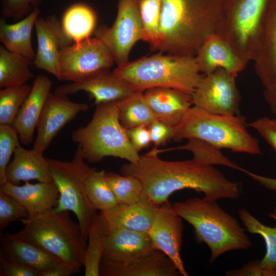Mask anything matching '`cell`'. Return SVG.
I'll return each instance as SVG.
<instances>
[{
	"instance_id": "1",
	"label": "cell",
	"mask_w": 276,
	"mask_h": 276,
	"mask_svg": "<svg viewBox=\"0 0 276 276\" xmlns=\"http://www.w3.org/2000/svg\"><path fill=\"white\" fill-rule=\"evenodd\" d=\"M121 173L139 178L144 193L158 205L168 201L173 193L186 189L202 193L204 199L211 201L236 199L240 195L238 182L227 179L213 166L193 158L167 161L158 155L147 153L140 156L136 164L129 163L123 165Z\"/></svg>"
},
{
	"instance_id": "2",
	"label": "cell",
	"mask_w": 276,
	"mask_h": 276,
	"mask_svg": "<svg viewBox=\"0 0 276 276\" xmlns=\"http://www.w3.org/2000/svg\"><path fill=\"white\" fill-rule=\"evenodd\" d=\"M223 16V0H162L156 50L195 56L206 39L217 34Z\"/></svg>"
},
{
	"instance_id": "3",
	"label": "cell",
	"mask_w": 276,
	"mask_h": 276,
	"mask_svg": "<svg viewBox=\"0 0 276 276\" xmlns=\"http://www.w3.org/2000/svg\"><path fill=\"white\" fill-rule=\"evenodd\" d=\"M176 213L194 228L199 243L211 251L210 262L231 250L246 249L252 243L237 220L216 201L192 197L173 204Z\"/></svg>"
},
{
	"instance_id": "4",
	"label": "cell",
	"mask_w": 276,
	"mask_h": 276,
	"mask_svg": "<svg viewBox=\"0 0 276 276\" xmlns=\"http://www.w3.org/2000/svg\"><path fill=\"white\" fill-rule=\"evenodd\" d=\"M246 119L239 114L210 113L191 107L174 127L172 140L195 139L236 153L261 155L259 141L247 130Z\"/></svg>"
},
{
	"instance_id": "5",
	"label": "cell",
	"mask_w": 276,
	"mask_h": 276,
	"mask_svg": "<svg viewBox=\"0 0 276 276\" xmlns=\"http://www.w3.org/2000/svg\"><path fill=\"white\" fill-rule=\"evenodd\" d=\"M113 72L136 91L163 87L191 95L203 76L195 56L161 52L118 65Z\"/></svg>"
},
{
	"instance_id": "6",
	"label": "cell",
	"mask_w": 276,
	"mask_h": 276,
	"mask_svg": "<svg viewBox=\"0 0 276 276\" xmlns=\"http://www.w3.org/2000/svg\"><path fill=\"white\" fill-rule=\"evenodd\" d=\"M71 138L80 149L85 160L89 163L112 156L136 164L140 157L120 123L117 102L96 105L90 122L73 130Z\"/></svg>"
},
{
	"instance_id": "7",
	"label": "cell",
	"mask_w": 276,
	"mask_h": 276,
	"mask_svg": "<svg viewBox=\"0 0 276 276\" xmlns=\"http://www.w3.org/2000/svg\"><path fill=\"white\" fill-rule=\"evenodd\" d=\"M21 236L36 244L60 261L72 266L84 267L86 241L78 222L70 216L68 211L45 213L20 220Z\"/></svg>"
},
{
	"instance_id": "8",
	"label": "cell",
	"mask_w": 276,
	"mask_h": 276,
	"mask_svg": "<svg viewBox=\"0 0 276 276\" xmlns=\"http://www.w3.org/2000/svg\"><path fill=\"white\" fill-rule=\"evenodd\" d=\"M270 0H223L217 34L248 62L257 53Z\"/></svg>"
},
{
	"instance_id": "9",
	"label": "cell",
	"mask_w": 276,
	"mask_h": 276,
	"mask_svg": "<svg viewBox=\"0 0 276 276\" xmlns=\"http://www.w3.org/2000/svg\"><path fill=\"white\" fill-rule=\"evenodd\" d=\"M53 181L59 193L56 212L71 211L76 215L84 239L88 232L96 210L86 193L85 181L95 169L85 162L80 149L77 147L71 161L47 158Z\"/></svg>"
},
{
	"instance_id": "10",
	"label": "cell",
	"mask_w": 276,
	"mask_h": 276,
	"mask_svg": "<svg viewBox=\"0 0 276 276\" xmlns=\"http://www.w3.org/2000/svg\"><path fill=\"white\" fill-rule=\"evenodd\" d=\"M139 0H119L116 19L110 27L95 29V36L101 40L113 56L118 65L128 62L134 44L142 37Z\"/></svg>"
},
{
	"instance_id": "11",
	"label": "cell",
	"mask_w": 276,
	"mask_h": 276,
	"mask_svg": "<svg viewBox=\"0 0 276 276\" xmlns=\"http://www.w3.org/2000/svg\"><path fill=\"white\" fill-rule=\"evenodd\" d=\"M115 62L113 55L100 39L88 38L65 48L59 58L62 80L75 82L109 70Z\"/></svg>"
},
{
	"instance_id": "12",
	"label": "cell",
	"mask_w": 276,
	"mask_h": 276,
	"mask_svg": "<svg viewBox=\"0 0 276 276\" xmlns=\"http://www.w3.org/2000/svg\"><path fill=\"white\" fill-rule=\"evenodd\" d=\"M237 77L223 68L203 75L192 94L193 105L212 113L239 114L241 96Z\"/></svg>"
},
{
	"instance_id": "13",
	"label": "cell",
	"mask_w": 276,
	"mask_h": 276,
	"mask_svg": "<svg viewBox=\"0 0 276 276\" xmlns=\"http://www.w3.org/2000/svg\"><path fill=\"white\" fill-rule=\"evenodd\" d=\"M182 220L168 201L158 206L148 233L153 248L169 257L180 275L188 276L180 256L183 230Z\"/></svg>"
},
{
	"instance_id": "14",
	"label": "cell",
	"mask_w": 276,
	"mask_h": 276,
	"mask_svg": "<svg viewBox=\"0 0 276 276\" xmlns=\"http://www.w3.org/2000/svg\"><path fill=\"white\" fill-rule=\"evenodd\" d=\"M37 50L32 64L62 81L59 58L62 51L74 42L67 36L61 22L55 14L38 17L35 24Z\"/></svg>"
},
{
	"instance_id": "15",
	"label": "cell",
	"mask_w": 276,
	"mask_h": 276,
	"mask_svg": "<svg viewBox=\"0 0 276 276\" xmlns=\"http://www.w3.org/2000/svg\"><path fill=\"white\" fill-rule=\"evenodd\" d=\"M88 108L87 104L74 102L66 96L51 92L37 126V135L33 148L43 152L66 124Z\"/></svg>"
},
{
	"instance_id": "16",
	"label": "cell",
	"mask_w": 276,
	"mask_h": 276,
	"mask_svg": "<svg viewBox=\"0 0 276 276\" xmlns=\"http://www.w3.org/2000/svg\"><path fill=\"white\" fill-rule=\"evenodd\" d=\"M82 91L94 99L96 105L119 101L137 92L127 82L107 70L59 86L54 93L67 96Z\"/></svg>"
},
{
	"instance_id": "17",
	"label": "cell",
	"mask_w": 276,
	"mask_h": 276,
	"mask_svg": "<svg viewBox=\"0 0 276 276\" xmlns=\"http://www.w3.org/2000/svg\"><path fill=\"white\" fill-rule=\"evenodd\" d=\"M239 215L246 231L262 237L265 243L266 252L261 260L248 262L238 269L228 270L225 275L276 276V225L272 227L263 224L244 209L239 210ZM268 216L276 221V208Z\"/></svg>"
},
{
	"instance_id": "18",
	"label": "cell",
	"mask_w": 276,
	"mask_h": 276,
	"mask_svg": "<svg viewBox=\"0 0 276 276\" xmlns=\"http://www.w3.org/2000/svg\"><path fill=\"white\" fill-rule=\"evenodd\" d=\"M180 274L172 261L159 250L127 261L102 259L101 276H178Z\"/></svg>"
},
{
	"instance_id": "19",
	"label": "cell",
	"mask_w": 276,
	"mask_h": 276,
	"mask_svg": "<svg viewBox=\"0 0 276 276\" xmlns=\"http://www.w3.org/2000/svg\"><path fill=\"white\" fill-rule=\"evenodd\" d=\"M52 82L44 75L36 76L31 90L20 107L14 122L20 142L28 145L33 141L35 129L46 100L51 93Z\"/></svg>"
},
{
	"instance_id": "20",
	"label": "cell",
	"mask_w": 276,
	"mask_h": 276,
	"mask_svg": "<svg viewBox=\"0 0 276 276\" xmlns=\"http://www.w3.org/2000/svg\"><path fill=\"white\" fill-rule=\"evenodd\" d=\"M195 57L203 75L223 68L237 76L248 63L217 34L206 39Z\"/></svg>"
},
{
	"instance_id": "21",
	"label": "cell",
	"mask_w": 276,
	"mask_h": 276,
	"mask_svg": "<svg viewBox=\"0 0 276 276\" xmlns=\"http://www.w3.org/2000/svg\"><path fill=\"white\" fill-rule=\"evenodd\" d=\"M155 119L174 127L193 105L192 95L175 88L156 87L144 93Z\"/></svg>"
},
{
	"instance_id": "22",
	"label": "cell",
	"mask_w": 276,
	"mask_h": 276,
	"mask_svg": "<svg viewBox=\"0 0 276 276\" xmlns=\"http://www.w3.org/2000/svg\"><path fill=\"white\" fill-rule=\"evenodd\" d=\"M255 73L264 89L276 86V0H270L254 60Z\"/></svg>"
},
{
	"instance_id": "23",
	"label": "cell",
	"mask_w": 276,
	"mask_h": 276,
	"mask_svg": "<svg viewBox=\"0 0 276 276\" xmlns=\"http://www.w3.org/2000/svg\"><path fill=\"white\" fill-rule=\"evenodd\" d=\"M0 189L15 199L27 211L29 216L37 215L54 209L59 196L54 183L25 182L22 186L8 182L1 186Z\"/></svg>"
},
{
	"instance_id": "24",
	"label": "cell",
	"mask_w": 276,
	"mask_h": 276,
	"mask_svg": "<svg viewBox=\"0 0 276 276\" xmlns=\"http://www.w3.org/2000/svg\"><path fill=\"white\" fill-rule=\"evenodd\" d=\"M159 206L145 194L137 202L118 204L113 208L101 213L109 229L122 227L148 233Z\"/></svg>"
},
{
	"instance_id": "25",
	"label": "cell",
	"mask_w": 276,
	"mask_h": 276,
	"mask_svg": "<svg viewBox=\"0 0 276 276\" xmlns=\"http://www.w3.org/2000/svg\"><path fill=\"white\" fill-rule=\"evenodd\" d=\"M103 259L127 261L154 249L148 233L118 227L109 229Z\"/></svg>"
},
{
	"instance_id": "26",
	"label": "cell",
	"mask_w": 276,
	"mask_h": 276,
	"mask_svg": "<svg viewBox=\"0 0 276 276\" xmlns=\"http://www.w3.org/2000/svg\"><path fill=\"white\" fill-rule=\"evenodd\" d=\"M13 158L6 171L7 181L18 185L21 181L36 180L38 182L53 181L47 158L43 152L34 149L28 150L18 146Z\"/></svg>"
},
{
	"instance_id": "27",
	"label": "cell",
	"mask_w": 276,
	"mask_h": 276,
	"mask_svg": "<svg viewBox=\"0 0 276 276\" xmlns=\"http://www.w3.org/2000/svg\"><path fill=\"white\" fill-rule=\"evenodd\" d=\"M2 242L6 256L35 269L40 275L61 262L18 233L5 234Z\"/></svg>"
},
{
	"instance_id": "28",
	"label": "cell",
	"mask_w": 276,
	"mask_h": 276,
	"mask_svg": "<svg viewBox=\"0 0 276 276\" xmlns=\"http://www.w3.org/2000/svg\"><path fill=\"white\" fill-rule=\"evenodd\" d=\"M40 10L35 8L28 15L14 24L0 18V42L8 50L33 60L35 57L32 42V33L39 17Z\"/></svg>"
},
{
	"instance_id": "29",
	"label": "cell",
	"mask_w": 276,
	"mask_h": 276,
	"mask_svg": "<svg viewBox=\"0 0 276 276\" xmlns=\"http://www.w3.org/2000/svg\"><path fill=\"white\" fill-rule=\"evenodd\" d=\"M67 36L75 43L89 38L96 29L97 16L89 6L80 3L70 6L61 21Z\"/></svg>"
},
{
	"instance_id": "30",
	"label": "cell",
	"mask_w": 276,
	"mask_h": 276,
	"mask_svg": "<svg viewBox=\"0 0 276 276\" xmlns=\"http://www.w3.org/2000/svg\"><path fill=\"white\" fill-rule=\"evenodd\" d=\"M103 214L95 213L89 227L84 262L85 276H99L100 267L109 235Z\"/></svg>"
},
{
	"instance_id": "31",
	"label": "cell",
	"mask_w": 276,
	"mask_h": 276,
	"mask_svg": "<svg viewBox=\"0 0 276 276\" xmlns=\"http://www.w3.org/2000/svg\"><path fill=\"white\" fill-rule=\"evenodd\" d=\"M32 61L0 45L1 89L26 84L34 77L30 69Z\"/></svg>"
},
{
	"instance_id": "32",
	"label": "cell",
	"mask_w": 276,
	"mask_h": 276,
	"mask_svg": "<svg viewBox=\"0 0 276 276\" xmlns=\"http://www.w3.org/2000/svg\"><path fill=\"white\" fill-rule=\"evenodd\" d=\"M119 118L122 125L128 129L139 126H149L155 119L143 92L117 101Z\"/></svg>"
},
{
	"instance_id": "33",
	"label": "cell",
	"mask_w": 276,
	"mask_h": 276,
	"mask_svg": "<svg viewBox=\"0 0 276 276\" xmlns=\"http://www.w3.org/2000/svg\"><path fill=\"white\" fill-rule=\"evenodd\" d=\"M220 149L205 142L190 139L188 140V142L182 146L165 150L154 148L149 152L152 154L158 155L159 153L167 151L185 150L192 153V158L202 164L211 166L221 165L241 171L243 168L223 155Z\"/></svg>"
},
{
	"instance_id": "34",
	"label": "cell",
	"mask_w": 276,
	"mask_h": 276,
	"mask_svg": "<svg viewBox=\"0 0 276 276\" xmlns=\"http://www.w3.org/2000/svg\"><path fill=\"white\" fill-rule=\"evenodd\" d=\"M85 190L90 203L96 210L104 212L118 204L104 170L94 169L89 173L85 181Z\"/></svg>"
},
{
	"instance_id": "35",
	"label": "cell",
	"mask_w": 276,
	"mask_h": 276,
	"mask_svg": "<svg viewBox=\"0 0 276 276\" xmlns=\"http://www.w3.org/2000/svg\"><path fill=\"white\" fill-rule=\"evenodd\" d=\"M142 25V39L156 50L160 40L162 0H139Z\"/></svg>"
},
{
	"instance_id": "36",
	"label": "cell",
	"mask_w": 276,
	"mask_h": 276,
	"mask_svg": "<svg viewBox=\"0 0 276 276\" xmlns=\"http://www.w3.org/2000/svg\"><path fill=\"white\" fill-rule=\"evenodd\" d=\"M106 177L118 204L137 202L145 195L143 185L135 176L106 172Z\"/></svg>"
},
{
	"instance_id": "37",
	"label": "cell",
	"mask_w": 276,
	"mask_h": 276,
	"mask_svg": "<svg viewBox=\"0 0 276 276\" xmlns=\"http://www.w3.org/2000/svg\"><path fill=\"white\" fill-rule=\"evenodd\" d=\"M31 88L32 85L26 83L1 89L0 125L13 126L17 114Z\"/></svg>"
},
{
	"instance_id": "38",
	"label": "cell",
	"mask_w": 276,
	"mask_h": 276,
	"mask_svg": "<svg viewBox=\"0 0 276 276\" xmlns=\"http://www.w3.org/2000/svg\"><path fill=\"white\" fill-rule=\"evenodd\" d=\"M18 134L13 126L0 125V185L6 183V171L12 154L19 146Z\"/></svg>"
},
{
	"instance_id": "39",
	"label": "cell",
	"mask_w": 276,
	"mask_h": 276,
	"mask_svg": "<svg viewBox=\"0 0 276 276\" xmlns=\"http://www.w3.org/2000/svg\"><path fill=\"white\" fill-rule=\"evenodd\" d=\"M28 216L27 211L15 199L0 189L1 229H4L14 221Z\"/></svg>"
},
{
	"instance_id": "40",
	"label": "cell",
	"mask_w": 276,
	"mask_h": 276,
	"mask_svg": "<svg viewBox=\"0 0 276 276\" xmlns=\"http://www.w3.org/2000/svg\"><path fill=\"white\" fill-rule=\"evenodd\" d=\"M41 0H0L1 17L20 20L32 11Z\"/></svg>"
},
{
	"instance_id": "41",
	"label": "cell",
	"mask_w": 276,
	"mask_h": 276,
	"mask_svg": "<svg viewBox=\"0 0 276 276\" xmlns=\"http://www.w3.org/2000/svg\"><path fill=\"white\" fill-rule=\"evenodd\" d=\"M272 148L276 153V119L262 117L247 123Z\"/></svg>"
},
{
	"instance_id": "42",
	"label": "cell",
	"mask_w": 276,
	"mask_h": 276,
	"mask_svg": "<svg viewBox=\"0 0 276 276\" xmlns=\"http://www.w3.org/2000/svg\"><path fill=\"white\" fill-rule=\"evenodd\" d=\"M1 276H40L35 269L6 256L0 257Z\"/></svg>"
},
{
	"instance_id": "43",
	"label": "cell",
	"mask_w": 276,
	"mask_h": 276,
	"mask_svg": "<svg viewBox=\"0 0 276 276\" xmlns=\"http://www.w3.org/2000/svg\"><path fill=\"white\" fill-rule=\"evenodd\" d=\"M130 143L137 152L152 143L149 126H139L126 129Z\"/></svg>"
},
{
	"instance_id": "44",
	"label": "cell",
	"mask_w": 276,
	"mask_h": 276,
	"mask_svg": "<svg viewBox=\"0 0 276 276\" xmlns=\"http://www.w3.org/2000/svg\"><path fill=\"white\" fill-rule=\"evenodd\" d=\"M151 139L155 148H157L160 145H165L170 140L172 139L174 127L157 121L153 122L149 126Z\"/></svg>"
},
{
	"instance_id": "45",
	"label": "cell",
	"mask_w": 276,
	"mask_h": 276,
	"mask_svg": "<svg viewBox=\"0 0 276 276\" xmlns=\"http://www.w3.org/2000/svg\"><path fill=\"white\" fill-rule=\"evenodd\" d=\"M78 268L60 262L49 270L41 273L40 276H70L79 272Z\"/></svg>"
},
{
	"instance_id": "46",
	"label": "cell",
	"mask_w": 276,
	"mask_h": 276,
	"mask_svg": "<svg viewBox=\"0 0 276 276\" xmlns=\"http://www.w3.org/2000/svg\"><path fill=\"white\" fill-rule=\"evenodd\" d=\"M241 171L258 182L260 185L270 190L276 192V178L260 175L247 171L243 168Z\"/></svg>"
},
{
	"instance_id": "47",
	"label": "cell",
	"mask_w": 276,
	"mask_h": 276,
	"mask_svg": "<svg viewBox=\"0 0 276 276\" xmlns=\"http://www.w3.org/2000/svg\"><path fill=\"white\" fill-rule=\"evenodd\" d=\"M263 97L271 113L276 116V86L271 89H264Z\"/></svg>"
}]
</instances>
